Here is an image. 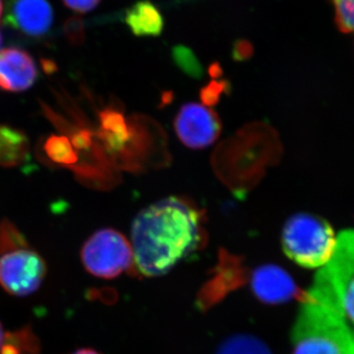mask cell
<instances>
[{
	"label": "cell",
	"mask_w": 354,
	"mask_h": 354,
	"mask_svg": "<svg viewBox=\"0 0 354 354\" xmlns=\"http://www.w3.org/2000/svg\"><path fill=\"white\" fill-rule=\"evenodd\" d=\"M283 252L297 265L308 269L322 268L335 252L337 235L321 216L298 213L286 221L281 232Z\"/></svg>",
	"instance_id": "5b68a950"
},
{
	"label": "cell",
	"mask_w": 354,
	"mask_h": 354,
	"mask_svg": "<svg viewBox=\"0 0 354 354\" xmlns=\"http://www.w3.org/2000/svg\"><path fill=\"white\" fill-rule=\"evenodd\" d=\"M293 327L292 354H354V339L341 318L304 292Z\"/></svg>",
	"instance_id": "3957f363"
},
{
	"label": "cell",
	"mask_w": 354,
	"mask_h": 354,
	"mask_svg": "<svg viewBox=\"0 0 354 354\" xmlns=\"http://www.w3.org/2000/svg\"><path fill=\"white\" fill-rule=\"evenodd\" d=\"M37 77L38 69L29 53L16 48L0 51V88L23 92L34 85Z\"/></svg>",
	"instance_id": "30bf717a"
},
{
	"label": "cell",
	"mask_w": 354,
	"mask_h": 354,
	"mask_svg": "<svg viewBox=\"0 0 354 354\" xmlns=\"http://www.w3.org/2000/svg\"><path fill=\"white\" fill-rule=\"evenodd\" d=\"M306 295L332 309L354 339V230L337 235L332 258L317 272Z\"/></svg>",
	"instance_id": "7a4b0ae2"
},
{
	"label": "cell",
	"mask_w": 354,
	"mask_h": 354,
	"mask_svg": "<svg viewBox=\"0 0 354 354\" xmlns=\"http://www.w3.org/2000/svg\"><path fill=\"white\" fill-rule=\"evenodd\" d=\"M335 23L344 32H354V0H333Z\"/></svg>",
	"instance_id": "5bb4252c"
},
{
	"label": "cell",
	"mask_w": 354,
	"mask_h": 354,
	"mask_svg": "<svg viewBox=\"0 0 354 354\" xmlns=\"http://www.w3.org/2000/svg\"><path fill=\"white\" fill-rule=\"evenodd\" d=\"M4 23L27 36H44L53 23V11L48 0H10Z\"/></svg>",
	"instance_id": "ba28073f"
},
{
	"label": "cell",
	"mask_w": 354,
	"mask_h": 354,
	"mask_svg": "<svg viewBox=\"0 0 354 354\" xmlns=\"http://www.w3.org/2000/svg\"><path fill=\"white\" fill-rule=\"evenodd\" d=\"M46 276L41 256L9 221L0 223V286L8 295L25 297L41 288Z\"/></svg>",
	"instance_id": "277c9868"
},
{
	"label": "cell",
	"mask_w": 354,
	"mask_h": 354,
	"mask_svg": "<svg viewBox=\"0 0 354 354\" xmlns=\"http://www.w3.org/2000/svg\"><path fill=\"white\" fill-rule=\"evenodd\" d=\"M81 260L88 274L106 279L120 276L134 265L129 241L111 228L97 230L85 242Z\"/></svg>",
	"instance_id": "8992f818"
},
{
	"label": "cell",
	"mask_w": 354,
	"mask_h": 354,
	"mask_svg": "<svg viewBox=\"0 0 354 354\" xmlns=\"http://www.w3.org/2000/svg\"><path fill=\"white\" fill-rule=\"evenodd\" d=\"M1 13H2V3H1V0H0V17H1Z\"/></svg>",
	"instance_id": "ac0fdd59"
},
{
	"label": "cell",
	"mask_w": 354,
	"mask_h": 354,
	"mask_svg": "<svg viewBox=\"0 0 354 354\" xmlns=\"http://www.w3.org/2000/svg\"><path fill=\"white\" fill-rule=\"evenodd\" d=\"M216 354H272L267 344L250 335H235L221 342Z\"/></svg>",
	"instance_id": "4fadbf2b"
},
{
	"label": "cell",
	"mask_w": 354,
	"mask_h": 354,
	"mask_svg": "<svg viewBox=\"0 0 354 354\" xmlns=\"http://www.w3.org/2000/svg\"><path fill=\"white\" fill-rule=\"evenodd\" d=\"M65 6L79 13H86L97 7L101 0H62Z\"/></svg>",
	"instance_id": "9a60e30c"
},
{
	"label": "cell",
	"mask_w": 354,
	"mask_h": 354,
	"mask_svg": "<svg viewBox=\"0 0 354 354\" xmlns=\"http://www.w3.org/2000/svg\"><path fill=\"white\" fill-rule=\"evenodd\" d=\"M1 44H2V37H1V34H0V48H1Z\"/></svg>",
	"instance_id": "d6986e66"
},
{
	"label": "cell",
	"mask_w": 354,
	"mask_h": 354,
	"mask_svg": "<svg viewBox=\"0 0 354 354\" xmlns=\"http://www.w3.org/2000/svg\"><path fill=\"white\" fill-rule=\"evenodd\" d=\"M177 136L191 149H204L218 139L221 123L218 116L204 104L189 102L184 104L177 113Z\"/></svg>",
	"instance_id": "52a82bcc"
},
{
	"label": "cell",
	"mask_w": 354,
	"mask_h": 354,
	"mask_svg": "<svg viewBox=\"0 0 354 354\" xmlns=\"http://www.w3.org/2000/svg\"><path fill=\"white\" fill-rule=\"evenodd\" d=\"M6 332H4L2 324L0 322V348L3 346V342L6 341Z\"/></svg>",
	"instance_id": "e0dca14e"
},
{
	"label": "cell",
	"mask_w": 354,
	"mask_h": 354,
	"mask_svg": "<svg viewBox=\"0 0 354 354\" xmlns=\"http://www.w3.org/2000/svg\"><path fill=\"white\" fill-rule=\"evenodd\" d=\"M125 23L136 36L157 37L164 29L165 21L152 2L139 1L127 11Z\"/></svg>",
	"instance_id": "8fae6325"
},
{
	"label": "cell",
	"mask_w": 354,
	"mask_h": 354,
	"mask_svg": "<svg viewBox=\"0 0 354 354\" xmlns=\"http://www.w3.org/2000/svg\"><path fill=\"white\" fill-rule=\"evenodd\" d=\"M27 140L12 128L0 127V165H13L24 158Z\"/></svg>",
	"instance_id": "7c38bea8"
},
{
	"label": "cell",
	"mask_w": 354,
	"mask_h": 354,
	"mask_svg": "<svg viewBox=\"0 0 354 354\" xmlns=\"http://www.w3.org/2000/svg\"><path fill=\"white\" fill-rule=\"evenodd\" d=\"M251 286L258 299L267 304H283L295 298L301 300L304 295L290 274L276 265L257 268L253 272Z\"/></svg>",
	"instance_id": "9c48e42d"
},
{
	"label": "cell",
	"mask_w": 354,
	"mask_h": 354,
	"mask_svg": "<svg viewBox=\"0 0 354 354\" xmlns=\"http://www.w3.org/2000/svg\"><path fill=\"white\" fill-rule=\"evenodd\" d=\"M73 354H100V353H97V351H94V349L82 348V349H79V351H77L76 353H74Z\"/></svg>",
	"instance_id": "2e32d148"
},
{
	"label": "cell",
	"mask_w": 354,
	"mask_h": 354,
	"mask_svg": "<svg viewBox=\"0 0 354 354\" xmlns=\"http://www.w3.org/2000/svg\"><path fill=\"white\" fill-rule=\"evenodd\" d=\"M131 239L137 270L146 277L162 276L199 249L201 218L188 203L165 198L135 216Z\"/></svg>",
	"instance_id": "6da1fadb"
}]
</instances>
